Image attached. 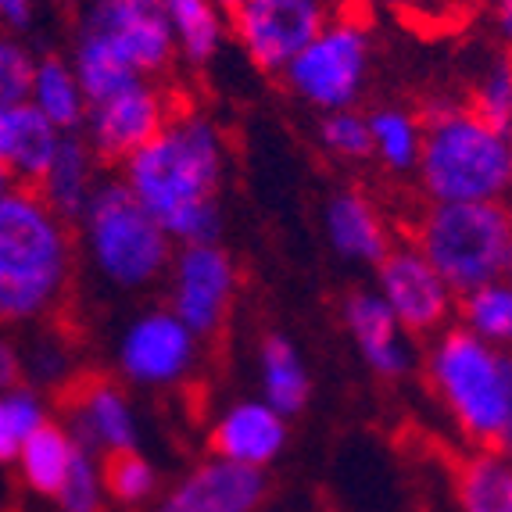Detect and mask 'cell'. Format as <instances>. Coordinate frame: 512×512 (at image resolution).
<instances>
[{
	"label": "cell",
	"mask_w": 512,
	"mask_h": 512,
	"mask_svg": "<svg viewBox=\"0 0 512 512\" xmlns=\"http://www.w3.org/2000/svg\"><path fill=\"white\" fill-rule=\"evenodd\" d=\"M176 54L190 69H208L219 58L230 18L215 0H162Z\"/></svg>",
	"instance_id": "cell-22"
},
{
	"label": "cell",
	"mask_w": 512,
	"mask_h": 512,
	"mask_svg": "<svg viewBox=\"0 0 512 512\" xmlns=\"http://www.w3.org/2000/svg\"><path fill=\"white\" fill-rule=\"evenodd\" d=\"M287 448V419L262 398L226 405L212 423V452L251 470H269Z\"/></svg>",
	"instance_id": "cell-18"
},
{
	"label": "cell",
	"mask_w": 512,
	"mask_h": 512,
	"mask_svg": "<svg viewBox=\"0 0 512 512\" xmlns=\"http://www.w3.org/2000/svg\"><path fill=\"white\" fill-rule=\"evenodd\" d=\"M427 387L473 452L512 459V348H495L459 323L430 337Z\"/></svg>",
	"instance_id": "cell-2"
},
{
	"label": "cell",
	"mask_w": 512,
	"mask_h": 512,
	"mask_svg": "<svg viewBox=\"0 0 512 512\" xmlns=\"http://www.w3.org/2000/svg\"><path fill=\"white\" fill-rule=\"evenodd\" d=\"M258 387H262V402L273 405L283 419L305 412L312 398V376L298 344L287 333H265L258 344Z\"/></svg>",
	"instance_id": "cell-21"
},
{
	"label": "cell",
	"mask_w": 512,
	"mask_h": 512,
	"mask_svg": "<svg viewBox=\"0 0 512 512\" xmlns=\"http://www.w3.org/2000/svg\"><path fill=\"white\" fill-rule=\"evenodd\" d=\"M373 162L384 165L394 176H412L423 147V115L405 104H376L366 111Z\"/></svg>",
	"instance_id": "cell-24"
},
{
	"label": "cell",
	"mask_w": 512,
	"mask_h": 512,
	"mask_svg": "<svg viewBox=\"0 0 512 512\" xmlns=\"http://www.w3.org/2000/svg\"><path fill=\"white\" fill-rule=\"evenodd\" d=\"M79 444L72 441V434L65 430L61 419H47L18 452L15 466L22 473V480L29 484V491H36L40 498H54L58 487L65 484L72 470V459H76Z\"/></svg>",
	"instance_id": "cell-25"
},
{
	"label": "cell",
	"mask_w": 512,
	"mask_h": 512,
	"mask_svg": "<svg viewBox=\"0 0 512 512\" xmlns=\"http://www.w3.org/2000/svg\"><path fill=\"white\" fill-rule=\"evenodd\" d=\"M69 61L90 104L133 79L165 76L180 54L162 0H90Z\"/></svg>",
	"instance_id": "cell-5"
},
{
	"label": "cell",
	"mask_w": 512,
	"mask_h": 512,
	"mask_svg": "<svg viewBox=\"0 0 512 512\" xmlns=\"http://www.w3.org/2000/svg\"><path fill=\"white\" fill-rule=\"evenodd\" d=\"M72 226L33 187L0 197V323H33L61 305L72 280Z\"/></svg>",
	"instance_id": "cell-4"
},
{
	"label": "cell",
	"mask_w": 512,
	"mask_h": 512,
	"mask_svg": "<svg viewBox=\"0 0 512 512\" xmlns=\"http://www.w3.org/2000/svg\"><path fill=\"white\" fill-rule=\"evenodd\" d=\"M319 147L341 165H362L373 162V140H369L366 111H330L319 119Z\"/></svg>",
	"instance_id": "cell-30"
},
{
	"label": "cell",
	"mask_w": 512,
	"mask_h": 512,
	"mask_svg": "<svg viewBox=\"0 0 512 512\" xmlns=\"http://www.w3.org/2000/svg\"><path fill=\"white\" fill-rule=\"evenodd\" d=\"M61 137L29 101L0 108V165L11 172L15 187H36L51 165Z\"/></svg>",
	"instance_id": "cell-19"
},
{
	"label": "cell",
	"mask_w": 512,
	"mask_h": 512,
	"mask_svg": "<svg viewBox=\"0 0 512 512\" xmlns=\"http://www.w3.org/2000/svg\"><path fill=\"white\" fill-rule=\"evenodd\" d=\"M94 273L119 291H144L165 280L176 244L122 180H101L76 219Z\"/></svg>",
	"instance_id": "cell-6"
},
{
	"label": "cell",
	"mask_w": 512,
	"mask_h": 512,
	"mask_svg": "<svg viewBox=\"0 0 512 512\" xmlns=\"http://www.w3.org/2000/svg\"><path fill=\"white\" fill-rule=\"evenodd\" d=\"M462 330L477 333L495 348H512V280L484 283L477 291L459 294L455 305Z\"/></svg>",
	"instance_id": "cell-27"
},
{
	"label": "cell",
	"mask_w": 512,
	"mask_h": 512,
	"mask_svg": "<svg viewBox=\"0 0 512 512\" xmlns=\"http://www.w3.org/2000/svg\"><path fill=\"white\" fill-rule=\"evenodd\" d=\"M194 333L165 308H147L119 337V376L133 387L169 391L180 387L197 366Z\"/></svg>",
	"instance_id": "cell-13"
},
{
	"label": "cell",
	"mask_w": 512,
	"mask_h": 512,
	"mask_svg": "<svg viewBox=\"0 0 512 512\" xmlns=\"http://www.w3.org/2000/svg\"><path fill=\"white\" fill-rule=\"evenodd\" d=\"M369 11H384V15L398 18L405 26L423 29V33H437V29H455L462 26L466 11L477 0H362Z\"/></svg>",
	"instance_id": "cell-32"
},
{
	"label": "cell",
	"mask_w": 512,
	"mask_h": 512,
	"mask_svg": "<svg viewBox=\"0 0 512 512\" xmlns=\"http://www.w3.org/2000/svg\"><path fill=\"white\" fill-rule=\"evenodd\" d=\"M409 240L455 294L477 291L495 280H512L509 201L427 205L412 222Z\"/></svg>",
	"instance_id": "cell-7"
},
{
	"label": "cell",
	"mask_w": 512,
	"mask_h": 512,
	"mask_svg": "<svg viewBox=\"0 0 512 512\" xmlns=\"http://www.w3.org/2000/svg\"><path fill=\"white\" fill-rule=\"evenodd\" d=\"M29 104L51 122L58 133H79L86 119V94L76 79L69 58L47 54L33 65V83H29Z\"/></svg>",
	"instance_id": "cell-23"
},
{
	"label": "cell",
	"mask_w": 512,
	"mask_h": 512,
	"mask_svg": "<svg viewBox=\"0 0 512 512\" xmlns=\"http://www.w3.org/2000/svg\"><path fill=\"white\" fill-rule=\"evenodd\" d=\"M366 11H333L319 36L287 65L283 86L308 108L348 111L366 97L369 72H373V33Z\"/></svg>",
	"instance_id": "cell-8"
},
{
	"label": "cell",
	"mask_w": 512,
	"mask_h": 512,
	"mask_svg": "<svg viewBox=\"0 0 512 512\" xmlns=\"http://www.w3.org/2000/svg\"><path fill=\"white\" fill-rule=\"evenodd\" d=\"M172 115V97L154 79H133L115 94L86 104V119L79 137L90 144L101 165L126 162L147 140L162 133Z\"/></svg>",
	"instance_id": "cell-11"
},
{
	"label": "cell",
	"mask_w": 512,
	"mask_h": 512,
	"mask_svg": "<svg viewBox=\"0 0 512 512\" xmlns=\"http://www.w3.org/2000/svg\"><path fill=\"white\" fill-rule=\"evenodd\" d=\"M269 498V473L230 459H205L190 466L154 498L151 512H258Z\"/></svg>",
	"instance_id": "cell-14"
},
{
	"label": "cell",
	"mask_w": 512,
	"mask_h": 512,
	"mask_svg": "<svg viewBox=\"0 0 512 512\" xmlns=\"http://www.w3.org/2000/svg\"><path fill=\"white\" fill-rule=\"evenodd\" d=\"M0 22L8 29H29L33 22V0H0Z\"/></svg>",
	"instance_id": "cell-37"
},
{
	"label": "cell",
	"mask_w": 512,
	"mask_h": 512,
	"mask_svg": "<svg viewBox=\"0 0 512 512\" xmlns=\"http://www.w3.org/2000/svg\"><path fill=\"white\" fill-rule=\"evenodd\" d=\"M97 172H101V162L94 158L90 144H86L79 133H65L58 151H54L51 165L43 172V180L36 183L33 190L47 201V208H51L54 215H61L69 226H76L86 201L94 197L97 183H101Z\"/></svg>",
	"instance_id": "cell-20"
},
{
	"label": "cell",
	"mask_w": 512,
	"mask_h": 512,
	"mask_svg": "<svg viewBox=\"0 0 512 512\" xmlns=\"http://www.w3.org/2000/svg\"><path fill=\"white\" fill-rule=\"evenodd\" d=\"M47 405H43L40 391L36 387H11V391H0V462L18 459L22 444L36 434V430L47 423Z\"/></svg>",
	"instance_id": "cell-28"
},
{
	"label": "cell",
	"mask_w": 512,
	"mask_h": 512,
	"mask_svg": "<svg viewBox=\"0 0 512 512\" xmlns=\"http://www.w3.org/2000/svg\"><path fill=\"white\" fill-rule=\"evenodd\" d=\"M333 4H337V0H333Z\"/></svg>",
	"instance_id": "cell-43"
},
{
	"label": "cell",
	"mask_w": 512,
	"mask_h": 512,
	"mask_svg": "<svg viewBox=\"0 0 512 512\" xmlns=\"http://www.w3.org/2000/svg\"><path fill=\"white\" fill-rule=\"evenodd\" d=\"M215 4H219V8H222V11H226V15H230V11H233V8H237L240 0H215Z\"/></svg>",
	"instance_id": "cell-40"
},
{
	"label": "cell",
	"mask_w": 512,
	"mask_h": 512,
	"mask_svg": "<svg viewBox=\"0 0 512 512\" xmlns=\"http://www.w3.org/2000/svg\"><path fill=\"white\" fill-rule=\"evenodd\" d=\"M22 373H26L22 355H18L8 337H0V391H11V387L22 384Z\"/></svg>",
	"instance_id": "cell-36"
},
{
	"label": "cell",
	"mask_w": 512,
	"mask_h": 512,
	"mask_svg": "<svg viewBox=\"0 0 512 512\" xmlns=\"http://www.w3.org/2000/svg\"><path fill=\"white\" fill-rule=\"evenodd\" d=\"M104 480H101V459L79 448L72 459V470L65 484L58 487V495L51 498L58 512H101L104 505Z\"/></svg>",
	"instance_id": "cell-33"
},
{
	"label": "cell",
	"mask_w": 512,
	"mask_h": 512,
	"mask_svg": "<svg viewBox=\"0 0 512 512\" xmlns=\"http://www.w3.org/2000/svg\"><path fill=\"white\" fill-rule=\"evenodd\" d=\"M344 330L366 369L380 380H405L416 369V337L405 330L376 291H351L341 305Z\"/></svg>",
	"instance_id": "cell-16"
},
{
	"label": "cell",
	"mask_w": 512,
	"mask_h": 512,
	"mask_svg": "<svg viewBox=\"0 0 512 512\" xmlns=\"http://www.w3.org/2000/svg\"><path fill=\"white\" fill-rule=\"evenodd\" d=\"M11 187H15V180H11V172H8V169H4V165H0V197L8 194V190H11Z\"/></svg>",
	"instance_id": "cell-39"
},
{
	"label": "cell",
	"mask_w": 512,
	"mask_h": 512,
	"mask_svg": "<svg viewBox=\"0 0 512 512\" xmlns=\"http://www.w3.org/2000/svg\"><path fill=\"white\" fill-rule=\"evenodd\" d=\"M505 133H509V147H512V119H509V126H505Z\"/></svg>",
	"instance_id": "cell-41"
},
{
	"label": "cell",
	"mask_w": 512,
	"mask_h": 512,
	"mask_svg": "<svg viewBox=\"0 0 512 512\" xmlns=\"http://www.w3.org/2000/svg\"><path fill=\"white\" fill-rule=\"evenodd\" d=\"M477 115H484L487 122L495 126H509L512 119V51H498L495 58L484 61V69L477 72L470 86V97H466Z\"/></svg>",
	"instance_id": "cell-31"
},
{
	"label": "cell",
	"mask_w": 512,
	"mask_h": 512,
	"mask_svg": "<svg viewBox=\"0 0 512 512\" xmlns=\"http://www.w3.org/2000/svg\"><path fill=\"white\" fill-rule=\"evenodd\" d=\"M419 115L423 147L412 176L427 205L509 201L512 147L505 126L487 122L455 97H437Z\"/></svg>",
	"instance_id": "cell-3"
},
{
	"label": "cell",
	"mask_w": 512,
	"mask_h": 512,
	"mask_svg": "<svg viewBox=\"0 0 512 512\" xmlns=\"http://www.w3.org/2000/svg\"><path fill=\"white\" fill-rule=\"evenodd\" d=\"M394 319L412 333V337H434L444 326H452L459 294L444 283V276L427 262V255L412 244H391L380 265H376V287Z\"/></svg>",
	"instance_id": "cell-12"
},
{
	"label": "cell",
	"mask_w": 512,
	"mask_h": 512,
	"mask_svg": "<svg viewBox=\"0 0 512 512\" xmlns=\"http://www.w3.org/2000/svg\"><path fill=\"white\" fill-rule=\"evenodd\" d=\"M169 312L197 341L219 337L237 305L240 273L222 244H187L169 262Z\"/></svg>",
	"instance_id": "cell-10"
},
{
	"label": "cell",
	"mask_w": 512,
	"mask_h": 512,
	"mask_svg": "<svg viewBox=\"0 0 512 512\" xmlns=\"http://www.w3.org/2000/svg\"><path fill=\"white\" fill-rule=\"evenodd\" d=\"M65 4H86V0H65Z\"/></svg>",
	"instance_id": "cell-42"
},
{
	"label": "cell",
	"mask_w": 512,
	"mask_h": 512,
	"mask_svg": "<svg viewBox=\"0 0 512 512\" xmlns=\"http://www.w3.org/2000/svg\"><path fill=\"white\" fill-rule=\"evenodd\" d=\"M226 169L230 144L219 122L201 108H172L162 133L122 162V183L162 222L176 248L219 244Z\"/></svg>",
	"instance_id": "cell-1"
},
{
	"label": "cell",
	"mask_w": 512,
	"mask_h": 512,
	"mask_svg": "<svg viewBox=\"0 0 512 512\" xmlns=\"http://www.w3.org/2000/svg\"><path fill=\"white\" fill-rule=\"evenodd\" d=\"M101 480H104V495L119 505H144L158 498V470H154L137 448L104 455Z\"/></svg>",
	"instance_id": "cell-29"
},
{
	"label": "cell",
	"mask_w": 512,
	"mask_h": 512,
	"mask_svg": "<svg viewBox=\"0 0 512 512\" xmlns=\"http://www.w3.org/2000/svg\"><path fill=\"white\" fill-rule=\"evenodd\" d=\"M22 366L29 369V376H33L36 384H61L69 362H65L58 344H40V348L33 351V359H26Z\"/></svg>",
	"instance_id": "cell-35"
},
{
	"label": "cell",
	"mask_w": 512,
	"mask_h": 512,
	"mask_svg": "<svg viewBox=\"0 0 512 512\" xmlns=\"http://www.w3.org/2000/svg\"><path fill=\"white\" fill-rule=\"evenodd\" d=\"M36 58L11 36H0V108H11L18 101H29Z\"/></svg>",
	"instance_id": "cell-34"
},
{
	"label": "cell",
	"mask_w": 512,
	"mask_h": 512,
	"mask_svg": "<svg viewBox=\"0 0 512 512\" xmlns=\"http://www.w3.org/2000/svg\"><path fill=\"white\" fill-rule=\"evenodd\" d=\"M323 233L326 244L341 262L369 265V269H376L394 244L391 226H387L380 205L359 187H341L326 197Z\"/></svg>",
	"instance_id": "cell-17"
},
{
	"label": "cell",
	"mask_w": 512,
	"mask_h": 512,
	"mask_svg": "<svg viewBox=\"0 0 512 512\" xmlns=\"http://www.w3.org/2000/svg\"><path fill=\"white\" fill-rule=\"evenodd\" d=\"M459 512H512V459L498 452H473L455 477Z\"/></svg>",
	"instance_id": "cell-26"
},
{
	"label": "cell",
	"mask_w": 512,
	"mask_h": 512,
	"mask_svg": "<svg viewBox=\"0 0 512 512\" xmlns=\"http://www.w3.org/2000/svg\"><path fill=\"white\" fill-rule=\"evenodd\" d=\"M333 11V0H240L230 11V36L258 72L283 76Z\"/></svg>",
	"instance_id": "cell-9"
},
{
	"label": "cell",
	"mask_w": 512,
	"mask_h": 512,
	"mask_svg": "<svg viewBox=\"0 0 512 512\" xmlns=\"http://www.w3.org/2000/svg\"><path fill=\"white\" fill-rule=\"evenodd\" d=\"M65 430L83 452L115 455L137 448V412L129 394L108 376H83L65 391Z\"/></svg>",
	"instance_id": "cell-15"
},
{
	"label": "cell",
	"mask_w": 512,
	"mask_h": 512,
	"mask_svg": "<svg viewBox=\"0 0 512 512\" xmlns=\"http://www.w3.org/2000/svg\"><path fill=\"white\" fill-rule=\"evenodd\" d=\"M491 18H495V33L505 51H512V0H491Z\"/></svg>",
	"instance_id": "cell-38"
}]
</instances>
